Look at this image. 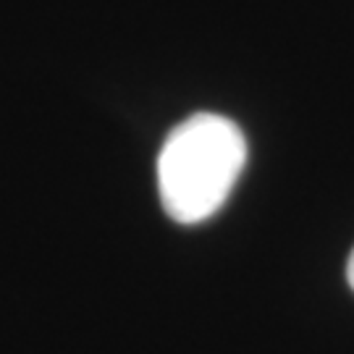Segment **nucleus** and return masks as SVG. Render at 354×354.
Returning <instances> with one entry per match:
<instances>
[{
    "instance_id": "1",
    "label": "nucleus",
    "mask_w": 354,
    "mask_h": 354,
    "mask_svg": "<svg viewBox=\"0 0 354 354\" xmlns=\"http://www.w3.org/2000/svg\"><path fill=\"white\" fill-rule=\"evenodd\" d=\"M247 163L241 129L218 113H194L171 129L158 155V189L165 213L192 226L228 200Z\"/></svg>"
},
{
    "instance_id": "2",
    "label": "nucleus",
    "mask_w": 354,
    "mask_h": 354,
    "mask_svg": "<svg viewBox=\"0 0 354 354\" xmlns=\"http://www.w3.org/2000/svg\"><path fill=\"white\" fill-rule=\"evenodd\" d=\"M346 279H349V286L354 289V250L349 254V263H346Z\"/></svg>"
}]
</instances>
